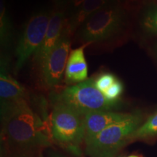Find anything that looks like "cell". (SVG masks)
Returning a JSON list of instances; mask_svg holds the SVG:
<instances>
[{
    "mask_svg": "<svg viewBox=\"0 0 157 157\" xmlns=\"http://www.w3.org/2000/svg\"><path fill=\"white\" fill-rule=\"evenodd\" d=\"M5 63H2L0 74V97L1 104L13 103L25 99L26 91L17 80L7 73Z\"/></svg>",
    "mask_w": 157,
    "mask_h": 157,
    "instance_id": "11",
    "label": "cell"
},
{
    "mask_svg": "<svg viewBox=\"0 0 157 157\" xmlns=\"http://www.w3.org/2000/svg\"><path fill=\"white\" fill-rule=\"evenodd\" d=\"M128 157H138V156H134V155H132V156H128Z\"/></svg>",
    "mask_w": 157,
    "mask_h": 157,
    "instance_id": "21",
    "label": "cell"
},
{
    "mask_svg": "<svg viewBox=\"0 0 157 157\" xmlns=\"http://www.w3.org/2000/svg\"><path fill=\"white\" fill-rule=\"evenodd\" d=\"M157 135V112L151 116L147 121L139 127L131 137H146Z\"/></svg>",
    "mask_w": 157,
    "mask_h": 157,
    "instance_id": "14",
    "label": "cell"
},
{
    "mask_svg": "<svg viewBox=\"0 0 157 157\" xmlns=\"http://www.w3.org/2000/svg\"><path fill=\"white\" fill-rule=\"evenodd\" d=\"M56 1H57V0H56Z\"/></svg>",
    "mask_w": 157,
    "mask_h": 157,
    "instance_id": "22",
    "label": "cell"
},
{
    "mask_svg": "<svg viewBox=\"0 0 157 157\" xmlns=\"http://www.w3.org/2000/svg\"><path fill=\"white\" fill-rule=\"evenodd\" d=\"M142 24L147 32L157 34V7L147 12L142 21Z\"/></svg>",
    "mask_w": 157,
    "mask_h": 157,
    "instance_id": "15",
    "label": "cell"
},
{
    "mask_svg": "<svg viewBox=\"0 0 157 157\" xmlns=\"http://www.w3.org/2000/svg\"><path fill=\"white\" fill-rule=\"evenodd\" d=\"M51 129L52 137L58 142L76 146L84 140V116L57 102L51 117Z\"/></svg>",
    "mask_w": 157,
    "mask_h": 157,
    "instance_id": "4",
    "label": "cell"
},
{
    "mask_svg": "<svg viewBox=\"0 0 157 157\" xmlns=\"http://www.w3.org/2000/svg\"><path fill=\"white\" fill-rule=\"evenodd\" d=\"M108 157H114V154H111V155H109Z\"/></svg>",
    "mask_w": 157,
    "mask_h": 157,
    "instance_id": "20",
    "label": "cell"
},
{
    "mask_svg": "<svg viewBox=\"0 0 157 157\" xmlns=\"http://www.w3.org/2000/svg\"><path fill=\"white\" fill-rule=\"evenodd\" d=\"M65 25L66 21L63 11L56 10L52 12L51 13L48 31L42 44L34 55L35 63L40 68L60 39Z\"/></svg>",
    "mask_w": 157,
    "mask_h": 157,
    "instance_id": "8",
    "label": "cell"
},
{
    "mask_svg": "<svg viewBox=\"0 0 157 157\" xmlns=\"http://www.w3.org/2000/svg\"><path fill=\"white\" fill-rule=\"evenodd\" d=\"M141 117L130 113L127 119L112 124L86 143V151L90 157H108L115 152L132 136L139 127Z\"/></svg>",
    "mask_w": 157,
    "mask_h": 157,
    "instance_id": "3",
    "label": "cell"
},
{
    "mask_svg": "<svg viewBox=\"0 0 157 157\" xmlns=\"http://www.w3.org/2000/svg\"><path fill=\"white\" fill-rule=\"evenodd\" d=\"M12 25L5 8V0H1L0 6V40L2 46H7L11 39Z\"/></svg>",
    "mask_w": 157,
    "mask_h": 157,
    "instance_id": "13",
    "label": "cell"
},
{
    "mask_svg": "<svg viewBox=\"0 0 157 157\" xmlns=\"http://www.w3.org/2000/svg\"><path fill=\"white\" fill-rule=\"evenodd\" d=\"M122 15L115 7H102L82 23L79 36L86 43L107 40L117 34L122 25Z\"/></svg>",
    "mask_w": 157,
    "mask_h": 157,
    "instance_id": "5",
    "label": "cell"
},
{
    "mask_svg": "<svg viewBox=\"0 0 157 157\" xmlns=\"http://www.w3.org/2000/svg\"><path fill=\"white\" fill-rule=\"evenodd\" d=\"M86 45L72 50L66 64L65 78L67 84L81 83L87 79L88 66L84 56Z\"/></svg>",
    "mask_w": 157,
    "mask_h": 157,
    "instance_id": "10",
    "label": "cell"
},
{
    "mask_svg": "<svg viewBox=\"0 0 157 157\" xmlns=\"http://www.w3.org/2000/svg\"><path fill=\"white\" fill-rule=\"evenodd\" d=\"M49 157H66L63 155L58 154V153L55 151H50L49 154Z\"/></svg>",
    "mask_w": 157,
    "mask_h": 157,
    "instance_id": "19",
    "label": "cell"
},
{
    "mask_svg": "<svg viewBox=\"0 0 157 157\" xmlns=\"http://www.w3.org/2000/svg\"><path fill=\"white\" fill-rule=\"evenodd\" d=\"M105 0H85L76 13L75 18L70 26L71 30L82 24L90 15L102 8Z\"/></svg>",
    "mask_w": 157,
    "mask_h": 157,
    "instance_id": "12",
    "label": "cell"
},
{
    "mask_svg": "<svg viewBox=\"0 0 157 157\" xmlns=\"http://www.w3.org/2000/svg\"><path fill=\"white\" fill-rule=\"evenodd\" d=\"M130 113L114 112L113 111H95L84 116V141L85 143L112 124L127 119Z\"/></svg>",
    "mask_w": 157,
    "mask_h": 157,
    "instance_id": "9",
    "label": "cell"
},
{
    "mask_svg": "<svg viewBox=\"0 0 157 157\" xmlns=\"http://www.w3.org/2000/svg\"><path fill=\"white\" fill-rule=\"evenodd\" d=\"M51 13L40 11L33 15L25 24L17 43L15 69L21 70L29 58L35 55L44 40L50 23Z\"/></svg>",
    "mask_w": 157,
    "mask_h": 157,
    "instance_id": "6",
    "label": "cell"
},
{
    "mask_svg": "<svg viewBox=\"0 0 157 157\" xmlns=\"http://www.w3.org/2000/svg\"><path fill=\"white\" fill-rule=\"evenodd\" d=\"M58 102L84 116L95 111H112L119 105V101H111L105 97L96 87L93 78L66 87L58 96Z\"/></svg>",
    "mask_w": 157,
    "mask_h": 157,
    "instance_id": "2",
    "label": "cell"
},
{
    "mask_svg": "<svg viewBox=\"0 0 157 157\" xmlns=\"http://www.w3.org/2000/svg\"><path fill=\"white\" fill-rule=\"evenodd\" d=\"M4 139L19 149L49 146L42 121L29 107L26 100L1 104Z\"/></svg>",
    "mask_w": 157,
    "mask_h": 157,
    "instance_id": "1",
    "label": "cell"
},
{
    "mask_svg": "<svg viewBox=\"0 0 157 157\" xmlns=\"http://www.w3.org/2000/svg\"><path fill=\"white\" fill-rule=\"evenodd\" d=\"M84 1L85 0H72V2L75 7H81V5L84 3Z\"/></svg>",
    "mask_w": 157,
    "mask_h": 157,
    "instance_id": "18",
    "label": "cell"
},
{
    "mask_svg": "<svg viewBox=\"0 0 157 157\" xmlns=\"http://www.w3.org/2000/svg\"><path fill=\"white\" fill-rule=\"evenodd\" d=\"M70 26L65 25L60 39L41 67L43 84L49 88L55 87L62 80L70 51Z\"/></svg>",
    "mask_w": 157,
    "mask_h": 157,
    "instance_id": "7",
    "label": "cell"
},
{
    "mask_svg": "<svg viewBox=\"0 0 157 157\" xmlns=\"http://www.w3.org/2000/svg\"><path fill=\"white\" fill-rule=\"evenodd\" d=\"M124 85L120 80L117 79L112 85L108 89L103 95L111 101H119V98L123 93Z\"/></svg>",
    "mask_w": 157,
    "mask_h": 157,
    "instance_id": "17",
    "label": "cell"
},
{
    "mask_svg": "<svg viewBox=\"0 0 157 157\" xmlns=\"http://www.w3.org/2000/svg\"><path fill=\"white\" fill-rule=\"evenodd\" d=\"M117 79L113 74H102L95 80V86L102 93H104Z\"/></svg>",
    "mask_w": 157,
    "mask_h": 157,
    "instance_id": "16",
    "label": "cell"
}]
</instances>
